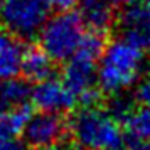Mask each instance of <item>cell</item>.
<instances>
[{
	"instance_id": "12",
	"label": "cell",
	"mask_w": 150,
	"mask_h": 150,
	"mask_svg": "<svg viewBox=\"0 0 150 150\" xmlns=\"http://www.w3.org/2000/svg\"><path fill=\"white\" fill-rule=\"evenodd\" d=\"M27 79L10 76L0 81V110L17 108L27 105L30 100V86Z\"/></svg>"
},
{
	"instance_id": "13",
	"label": "cell",
	"mask_w": 150,
	"mask_h": 150,
	"mask_svg": "<svg viewBox=\"0 0 150 150\" xmlns=\"http://www.w3.org/2000/svg\"><path fill=\"white\" fill-rule=\"evenodd\" d=\"M120 123L128 140H150V108H132Z\"/></svg>"
},
{
	"instance_id": "18",
	"label": "cell",
	"mask_w": 150,
	"mask_h": 150,
	"mask_svg": "<svg viewBox=\"0 0 150 150\" xmlns=\"http://www.w3.org/2000/svg\"><path fill=\"white\" fill-rule=\"evenodd\" d=\"M0 150H24L15 137H0Z\"/></svg>"
},
{
	"instance_id": "20",
	"label": "cell",
	"mask_w": 150,
	"mask_h": 150,
	"mask_svg": "<svg viewBox=\"0 0 150 150\" xmlns=\"http://www.w3.org/2000/svg\"><path fill=\"white\" fill-rule=\"evenodd\" d=\"M30 150H39V149H30ZM47 150H74V149H73V147H68V145H62V143H59V145H56V147L47 149Z\"/></svg>"
},
{
	"instance_id": "4",
	"label": "cell",
	"mask_w": 150,
	"mask_h": 150,
	"mask_svg": "<svg viewBox=\"0 0 150 150\" xmlns=\"http://www.w3.org/2000/svg\"><path fill=\"white\" fill-rule=\"evenodd\" d=\"M84 32L86 25L78 14L73 10L59 12L56 15H49L37 32L39 46L54 62H66L79 47Z\"/></svg>"
},
{
	"instance_id": "21",
	"label": "cell",
	"mask_w": 150,
	"mask_h": 150,
	"mask_svg": "<svg viewBox=\"0 0 150 150\" xmlns=\"http://www.w3.org/2000/svg\"><path fill=\"white\" fill-rule=\"evenodd\" d=\"M120 2H123L125 5H128V4H135V2H147V4H150V0H120Z\"/></svg>"
},
{
	"instance_id": "8",
	"label": "cell",
	"mask_w": 150,
	"mask_h": 150,
	"mask_svg": "<svg viewBox=\"0 0 150 150\" xmlns=\"http://www.w3.org/2000/svg\"><path fill=\"white\" fill-rule=\"evenodd\" d=\"M122 37L145 52H150V4H128L118 17Z\"/></svg>"
},
{
	"instance_id": "15",
	"label": "cell",
	"mask_w": 150,
	"mask_h": 150,
	"mask_svg": "<svg viewBox=\"0 0 150 150\" xmlns=\"http://www.w3.org/2000/svg\"><path fill=\"white\" fill-rule=\"evenodd\" d=\"M133 108L132 101L128 100V96H125V93H120V95H111V100L108 103V111L115 116L118 122H122L125 115L128 113L130 110Z\"/></svg>"
},
{
	"instance_id": "16",
	"label": "cell",
	"mask_w": 150,
	"mask_h": 150,
	"mask_svg": "<svg viewBox=\"0 0 150 150\" xmlns=\"http://www.w3.org/2000/svg\"><path fill=\"white\" fill-rule=\"evenodd\" d=\"M137 100L142 103V106L150 108V66L145 68V71L142 73L140 79L137 81Z\"/></svg>"
},
{
	"instance_id": "2",
	"label": "cell",
	"mask_w": 150,
	"mask_h": 150,
	"mask_svg": "<svg viewBox=\"0 0 150 150\" xmlns=\"http://www.w3.org/2000/svg\"><path fill=\"white\" fill-rule=\"evenodd\" d=\"M103 47V34L95 30L84 32L79 47L66 61V66L62 69V81L76 95V100L84 106L96 105L101 95L96 84V62Z\"/></svg>"
},
{
	"instance_id": "6",
	"label": "cell",
	"mask_w": 150,
	"mask_h": 150,
	"mask_svg": "<svg viewBox=\"0 0 150 150\" xmlns=\"http://www.w3.org/2000/svg\"><path fill=\"white\" fill-rule=\"evenodd\" d=\"M68 133V123L62 115L37 111L29 116L25 127L22 130L24 142L30 149L47 150L62 143Z\"/></svg>"
},
{
	"instance_id": "14",
	"label": "cell",
	"mask_w": 150,
	"mask_h": 150,
	"mask_svg": "<svg viewBox=\"0 0 150 150\" xmlns=\"http://www.w3.org/2000/svg\"><path fill=\"white\" fill-rule=\"evenodd\" d=\"M32 111L29 105H22L17 108L0 110V137H17L27 123Z\"/></svg>"
},
{
	"instance_id": "10",
	"label": "cell",
	"mask_w": 150,
	"mask_h": 150,
	"mask_svg": "<svg viewBox=\"0 0 150 150\" xmlns=\"http://www.w3.org/2000/svg\"><path fill=\"white\" fill-rule=\"evenodd\" d=\"M52 62L54 61L49 57L47 52L41 46H35V44L24 46L19 73H22L27 81L37 83L52 76Z\"/></svg>"
},
{
	"instance_id": "17",
	"label": "cell",
	"mask_w": 150,
	"mask_h": 150,
	"mask_svg": "<svg viewBox=\"0 0 150 150\" xmlns=\"http://www.w3.org/2000/svg\"><path fill=\"white\" fill-rule=\"evenodd\" d=\"M52 8H57L59 12H68V10H74L79 4V0H51Z\"/></svg>"
},
{
	"instance_id": "3",
	"label": "cell",
	"mask_w": 150,
	"mask_h": 150,
	"mask_svg": "<svg viewBox=\"0 0 150 150\" xmlns=\"http://www.w3.org/2000/svg\"><path fill=\"white\" fill-rule=\"evenodd\" d=\"M68 132L83 150L120 149L125 142L122 123L108 110L88 105L71 116Z\"/></svg>"
},
{
	"instance_id": "9",
	"label": "cell",
	"mask_w": 150,
	"mask_h": 150,
	"mask_svg": "<svg viewBox=\"0 0 150 150\" xmlns=\"http://www.w3.org/2000/svg\"><path fill=\"white\" fill-rule=\"evenodd\" d=\"M120 0H79V17L89 30L106 32L116 21Z\"/></svg>"
},
{
	"instance_id": "22",
	"label": "cell",
	"mask_w": 150,
	"mask_h": 150,
	"mask_svg": "<svg viewBox=\"0 0 150 150\" xmlns=\"http://www.w3.org/2000/svg\"><path fill=\"white\" fill-rule=\"evenodd\" d=\"M98 150H120V149H98Z\"/></svg>"
},
{
	"instance_id": "5",
	"label": "cell",
	"mask_w": 150,
	"mask_h": 150,
	"mask_svg": "<svg viewBox=\"0 0 150 150\" xmlns=\"http://www.w3.org/2000/svg\"><path fill=\"white\" fill-rule=\"evenodd\" d=\"M51 10V0H0V24L21 39H30L41 30Z\"/></svg>"
},
{
	"instance_id": "7",
	"label": "cell",
	"mask_w": 150,
	"mask_h": 150,
	"mask_svg": "<svg viewBox=\"0 0 150 150\" xmlns=\"http://www.w3.org/2000/svg\"><path fill=\"white\" fill-rule=\"evenodd\" d=\"M30 101L39 111L64 115L76 106V95L66 86L62 79L49 76L35 83L30 89Z\"/></svg>"
},
{
	"instance_id": "11",
	"label": "cell",
	"mask_w": 150,
	"mask_h": 150,
	"mask_svg": "<svg viewBox=\"0 0 150 150\" xmlns=\"http://www.w3.org/2000/svg\"><path fill=\"white\" fill-rule=\"evenodd\" d=\"M22 49L24 44L21 37L0 27V81L19 74Z\"/></svg>"
},
{
	"instance_id": "1",
	"label": "cell",
	"mask_w": 150,
	"mask_h": 150,
	"mask_svg": "<svg viewBox=\"0 0 150 150\" xmlns=\"http://www.w3.org/2000/svg\"><path fill=\"white\" fill-rule=\"evenodd\" d=\"M147 68L145 51L125 37L105 44L96 62V84L106 95L127 93L137 84Z\"/></svg>"
},
{
	"instance_id": "19",
	"label": "cell",
	"mask_w": 150,
	"mask_h": 150,
	"mask_svg": "<svg viewBox=\"0 0 150 150\" xmlns=\"http://www.w3.org/2000/svg\"><path fill=\"white\" fill-rule=\"evenodd\" d=\"M127 150H150V140H128Z\"/></svg>"
}]
</instances>
